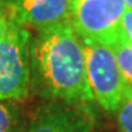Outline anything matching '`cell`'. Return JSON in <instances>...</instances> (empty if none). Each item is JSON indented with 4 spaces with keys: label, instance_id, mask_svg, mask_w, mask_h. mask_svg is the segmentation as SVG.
<instances>
[{
    "label": "cell",
    "instance_id": "obj_8",
    "mask_svg": "<svg viewBox=\"0 0 132 132\" xmlns=\"http://www.w3.org/2000/svg\"><path fill=\"white\" fill-rule=\"evenodd\" d=\"M21 114L15 100H0V132H22Z\"/></svg>",
    "mask_w": 132,
    "mask_h": 132
},
{
    "label": "cell",
    "instance_id": "obj_3",
    "mask_svg": "<svg viewBox=\"0 0 132 132\" xmlns=\"http://www.w3.org/2000/svg\"><path fill=\"white\" fill-rule=\"evenodd\" d=\"M31 39L28 28L10 21L0 39V100H20L28 94Z\"/></svg>",
    "mask_w": 132,
    "mask_h": 132
},
{
    "label": "cell",
    "instance_id": "obj_4",
    "mask_svg": "<svg viewBox=\"0 0 132 132\" xmlns=\"http://www.w3.org/2000/svg\"><path fill=\"white\" fill-rule=\"evenodd\" d=\"M125 0H73L70 24L81 39L111 45L122 33Z\"/></svg>",
    "mask_w": 132,
    "mask_h": 132
},
{
    "label": "cell",
    "instance_id": "obj_5",
    "mask_svg": "<svg viewBox=\"0 0 132 132\" xmlns=\"http://www.w3.org/2000/svg\"><path fill=\"white\" fill-rule=\"evenodd\" d=\"M94 118L88 104L49 102L39 108L22 132H92Z\"/></svg>",
    "mask_w": 132,
    "mask_h": 132
},
{
    "label": "cell",
    "instance_id": "obj_2",
    "mask_svg": "<svg viewBox=\"0 0 132 132\" xmlns=\"http://www.w3.org/2000/svg\"><path fill=\"white\" fill-rule=\"evenodd\" d=\"M85 55L86 76L93 100L109 113L116 111L126 85L114 52L104 43L81 39Z\"/></svg>",
    "mask_w": 132,
    "mask_h": 132
},
{
    "label": "cell",
    "instance_id": "obj_11",
    "mask_svg": "<svg viewBox=\"0 0 132 132\" xmlns=\"http://www.w3.org/2000/svg\"><path fill=\"white\" fill-rule=\"evenodd\" d=\"M125 4H126V7L132 10V0H125Z\"/></svg>",
    "mask_w": 132,
    "mask_h": 132
},
{
    "label": "cell",
    "instance_id": "obj_1",
    "mask_svg": "<svg viewBox=\"0 0 132 132\" xmlns=\"http://www.w3.org/2000/svg\"><path fill=\"white\" fill-rule=\"evenodd\" d=\"M29 83L49 102H93L86 76L83 48L70 22L38 29L29 44Z\"/></svg>",
    "mask_w": 132,
    "mask_h": 132
},
{
    "label": "cell",
    "instance_id": "obj_7",
    "mask_svg": "<svg viewBox=\"0 0 132 132\" xmlns=\"http://www.w3.org/2000/svg\"><path fill=\"white\" fill-rule=\"evenodd\" d=\"M110 48L114 52L125 85L127 88L132 89V44L122 32L120 37L110 45Z\"/></svg>",
    "mask_w": 132,
    "mask_h": 132
},
{
    "label": "cell",
    "instance_id": "obj_9",
    "mask_svg": "<svg viewBox=\"0 0 132 132\" xmlns=\"http://www.w3.org/2000/svg\"><path fill=\"white\" fill-rule=\"evenodd\" d=\"M115 115L120 132H132V89L127 87Z\"/></svg>",
    "mask_w": 132,
    "mask_h": 132
},
{
    "label": "cell",
    "instance_id": "obj_10",
    "mask_svg": "<svg viewBox=\"0 0 132 132\" xmlns=\"http://www.w3.org/2000/svg\"><path fill=\"white\" fill-rule=\"evenodd\" d=\"M10 15L9 11L6 9L5 4L3 3V0H0V39H3L10 26Z\"/></svg>",
    "mask_w": 132,
    "mask_h": 132
},
{
    "label": "cell",
    "instance_id": "obj_6",
    "mask_svg": "<svg viewBox=\"0 0 132 132\" xmlns=\"http://www.w3.org/2000/svg\"><path fill=\"white\" fill-rule=\"evenodd\" d=\"M10 19L26 28L42 29L70 22L73 0H3Z\"/></svg>",
    "mask_w": 132,
    "mask_h": 132
}]
</instances>
